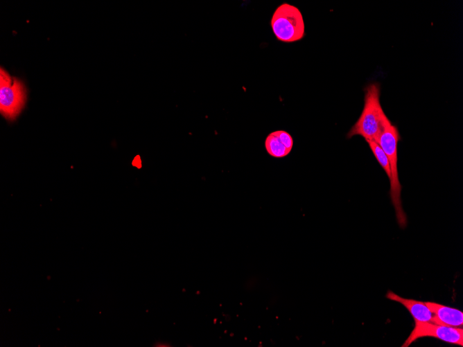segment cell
Segmentation results:
<instances>
[{
    "label": "cell",
    "mask_w": 463,
    "mask_h": 347,
    "mask_svg": "<svg viewBox=\"0 0 463 347\" xmlns=\"http://www.w3.org/2000/svg\"><path fill=\"white\" fill-rule=\"evenodd\" d=\"M381 87L377 82L365 88L364 106L360 116L347 134V138L359 135L367 142L376 141L392 122L384 112L381 102Z\"/></svg>",
    "instance_id": "cell-1"
},
{
    "label": "cell",
    "mask_w": 463,
    "mask_h": 347,
    "mask_svg": "<svg viewBox=\"0 0 463 347\" xmlns=\"http://www.w3.org/2000/svg\"><path fill=\"white\" fill-rule=\"evenodd\" d=\"M401 136L397 127L391 123L385 128L376 142L384 151L390 163V195L395 209L397 222L401 228L404 229L407 225V217L401 204L402 186L399 181L397 167V148Z\"/></svg>",
    "instance_id": "cell-2"
},
{
    "label": "cell",
    "mask_w": 463,
    "mask_h": 347,
    "mask_svg": "<svg viewBox=\"0 0 463 347\" xmlns=\"http://www.w3.org/2000/svg\"><path fill=\"white\" fill-rule=\"evenodd\" d=\"M270 24L276 38L283 42H297L305 35V24L301 11L287 3L276 8Z\"/></svg>",
    "instance_id": "cell-3"
},
{
    "label": "cell",
    "mask_w": 463,
    "mask_h": 347,
    "mask_svg": "<svg viewBox=\"0 0 463 347\" xmlns=\"http://www.w3.org/2000/svg\"><path fill=\"white\" fill-rule=\"evenodd\" d=\"M26 90L21 80L0 69V112L6 119L15 120L24 109Z\"/></svg>",
    "instance_id": "cell-4"
},
{
    "label": "cell",
    "mask_w": 463,
    "mask_h": 347,
    "mask_svg": "<svg viewBox=\"0 0 463 347\" xmlns=\"http://www.w3.org/2000/svg\"><path fill=\"white\" fill-rule=\"evenodd\" d=\"M425 337H434L447 343L463 346L462 328L425 322L414 324V329L401 346L408 347L417 339Z\"/></svg>",
    "instance_id": "cell-5"
},
{
    "label": "cell",
    "mask_w": 463,
    "mask_h": 347,
    "mask_svg": "<svg viewBox=\"0 0 463 347\" xmlns=\"http://www.w3.org/2000/svg\"><path fill=\"white\" fill-rule=\"evenodd\" d=\"M292 136L284 130L270 133L265 140V148L269 155L274 158H283L288 155L293 147Z\"/></svg>",
    "instance_id": "cell-6"
},
{
    "label": "cell",
    "mask_w": 463,
    "mask_h": 347,
    "mask_svg": "<svg viewBox=\"0 0 463 347\" xmlns=\"http://www.w3.org/2000/svg\"><path fill=\"white\" fill-rule=\"evenodd\" d=\"M433 314V323L452 327L463 326V312L457 309L434 302H425Z\"/></svg>",
    "instance_id": "cell-7"
},
{
    "label": "cell",
    "mask_w": 463,
    "mask_h": 347,
    "mask_svg": "<svg viewBox=\"0 0 463 347\" xmlns=\"http://www.w3.org/2000/svg\"><path fill=\"white\" fill-rule=\"evenodd\" d=\"M386 297L403 305L414 319V324L432 322L433 314L424 302L403 298L392 291H388Z\"/></svg>",
    "instance_id": "cell-8"
},
{
    "label": "cell",
    "mask_w": 463,
    "mask_h": 347,
    "mask_svg": "<svg viewBox=\"0 0 463 347\" xmlns=\"http://www.w3.org/2000/svg\"><path fill=\"white\" fill-rule=\"evenodd\" d=\"M369 148L378 161L380 166L383 168L388 179H390V163L384 151L376 141L367 142Z\"/></svg>",
    "instance_id": "cell-9"
}]
</instances>
